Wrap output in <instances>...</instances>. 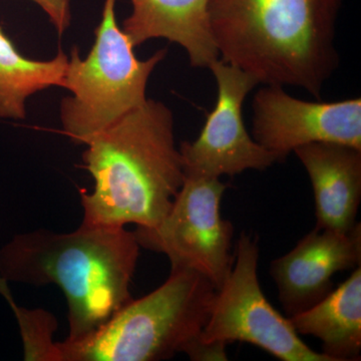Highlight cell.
Returning <instances> with one entry per match:
<instances>
[{
	"label": "cell",
	"mask_w": 361,
	"mask_h": 361,
	"mask_svg": "<svg viewBox=\"0 0 361 361\" xmlns=\"http://www.w3.org/2000/svg\"><path fill=\"white\" fill-rule=\"evenodd\" d=\"M68 63L61 49L51 61L26 58L0 25V121L25 120L26 99L49 87H61Z\"/></svg>",
	"instance_id": "14"
},
{
	"label": "cell",
	"mask_w": 361,
	"mask_h": 361,
	"mask_svg": "<svg viewBox=\"0 0 361 361\" xmlns=\"http://www.w3.org/2000/svg\"><path fill=\"white\" fill-rule=\"evenodd\" d=\"M215 287L197 271L171 268L160 287L129 303L89 336L58 342L61 361H158L185 353L194 361L228 360L201 336Z\"/></svg>",
	"instance_id": "4"
},
{
	"label": "cell",
	"mask_w": 361,
	"mask_h": 361,
	"mask_svg": "<svg viewBox=\"0 0 361 361\" xmlns=\"http://www.w3.org/2000/svg\"><path fill=\"white\" fill-rule=\"evenodd\" d=\"M258 260L257 239L242 232L231 272L216 292L201 341L220 348L247 342L283 361H331L306 345L290 319L266 299L259 283Z\"/></svg>",
	"instance_id": "7"
},
{
	"label": "cell",
	"mask_w": 361,
	"mask_h": 361,
	"mask_svg": "<svg viewBox=\"0 0 361 361\" xmlns=\"http://www.w3.org/2000/svg\"><path fill=\"white\" fill-rule=\"evenodd\" d=\"M312 184L315 230L346 234L356 225L361 200V149L311 142L294 149Z\"/></svg>",
	"instance_id": "11"
},
{
	"label": "cell",
	"mask_w": 361,
	"mask_h": 361,
	"mask_svg": "<svg viewBox=\"0 0 361 361\" xmlns=\"http://www.w3.org/2000/svg\"><path fill=\"white\" fill-rule=\"evenodd\" d=\"M123 30L133 47L166 39L186 51L193 68H209L220 59L210 25V0H130Z\"/></svg>",
	"instance_id": "12"
},
{
	"label": "cell",
	"mask_w": 361,
	"mask_h": 361,
	"mask_svg": "<svg viewBox=\"0 0 361 361\" xmlns=\"http://www.w3.org/2000/svg\"><path fill=\"white\" fill-rule=\"evenodd\" d=\"M209 70L217 82V102L199 137L180 145L185 175L233 177L247 170L264 171L277 163L276 157L249 134L242 115L244 102L257 80L220 59Z\"/></svg>",
	"instance_id": "8"
},
{
	"label": "cell",
	"mask_w": 361,
	"mask_h": 361,
	"mask_svg": "<svg viewBox=\"0 0 361 361\" xmlns=\"http://www.w3.org/2000/svg\"><path fill=\"white\" fill-rule=\"evenodd\" d=\"M84 167L94 180L80 190L87 225L153 228L165 218L185 179L172 111L147 99L85 144Z\"/></svg>",
	"instance_id": "2"
},
{
	"label": "cell",
	"mask_w": 361,
	"mask_h": 361,
	"mask_svg": "<svg viewBox=\"0 0 361 361\" xmlns=\"http://www.w3.org/2000/svg\"><path fill=\"white\" fill-rule=\"evenodd\" d=\"M342 0H210L220 59L259 85L301 87L320 99L339 66Z\"/></svg>",
	"instance_id": "1"
},
{
	"label": "cell",
	"mask_w": 361,
	"mask_h": 361,
	"mask_svg": "<svg viewBox=\"0 0 361 361\" xmlns=\"http://www.w3.org/2000/svg\"><path fill=\"white\" fill-rule=\"evenodd\" d=\"M0 295L13 310L20 326L23 344V360L27 361H61L58 342L54 341L58 329L56 317L44 310H26L14 301L8 282L0 277Z\"/></svg>",
	"instance_id": "15"
},
{
	"label": "cell",
	"mask_w": 361,
	"mask_h": 361,
	"mask_svg": "<svg viewBox=\"0 0 361 361\" xmlns=\"http://www.w3.org/2000/svg\"><path fill=\"white\" fill-rule=\"evenodd\" d=\"M140 249L135 232L125 227L82 223L70 233L40 228L16 235L0 248V277L58 286L68 303L66 339L77 341L133 300L130 283Z\"/></svg>",
	"instance_id": "3"
},
{
	"label": "cell",
	"mask_w": 361,
	"mask_h": 361,
	"mask_svg": "<svg viewBox=\"0 0 361 361\" xmlns=\"http://www.w3.org/2000/svg\"><path fill=\"white\" fill-rule=\"evenodd\" d=\"M252 135L283 161L299 147L336 142L361 149V99L308 102L281 85H264L252 103Z\"/></svg>",
	"instance_id": "9"
},
{
	"label": "cell",
	"mask_w": 361,
	"mask_h": 361,
	"mask_svg": "<svg viewBox=\"0 0 361 361\" xmlns=\"http://www.w3.org/2000/svg\"><path fill=\"white\" fill-rule=\"evenodd\" d=\"M227 188L220 178L185 175L165 218L155 227L134 231L141 248L167 256L171 268L197 271L220 289L235 260L234 228L221 215Z\"/></svg>",
	"instance_id": "6"
},
{
	"label": "cell",
	"mask_w": 361,
	"mask_h": 361,
	"mask_svg": "<svg viewBox=\"0 0 361 361\" xmlns=\"http://www.w3.org/2000/svg\"><path fill=\"white\" fill-rule=\"evenodd\" d=\"M361 263V225L346 234L313 230L271 263V276L288 317L310 310L334 289L332 278Z\"/></svg>",
	"instance_id": "10"
},
{
	"label": "cell",
	"mask_w": 361,
	"mask_h": 361,
	"mask_svg": "<svg viewBox=\"0 0 361 361\" xmlns=\"http://www.w3.org/2000/svg\"><path fill=\"white\" fill-rule=\"evenodd\" d=\"M297 334L322 342L331 361L360 360L361 268L310 310L289 317Z\"/></svg>",
	"instance_id": "13"
},
{
	"label": "cell",
	"mask_w": 361,
	"mask_h": 361,
	"mask_svg": "<svg viewBox=\"0 0 361 361\" xmlns=\"http://www.w3.org/2000/svg\"><path fill=\"white\" fill-rule=\"evenodd\" d=\"M44 11L59 35L70 27L71 0H30Z\"/></svg>",
	"instance_id": "16"
},
{
	"label": "cell",
	"mask_w": 361,
	"mask_h": 361,
	"mask_svg": "<svg viewBox=\"0 0 361 361\" xmlns=\"http://www.w3.org/2000/svg\"><path fill=\"white\" fill-rule=\"evenodd\" d=\"M116 0H104L96 39L85 59L73 47L61 87L71 96L61 104L63 133L75 144L85 145L102 130L146 103L147 85L167 49L141 61L129 37L118 25Z\"/></svg>",
	"instance_id": "5"
}]
</instances>
